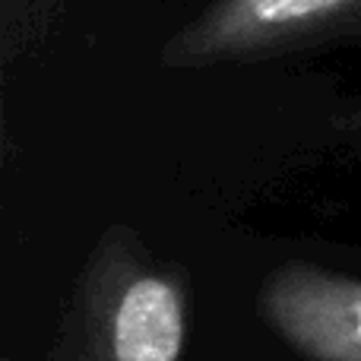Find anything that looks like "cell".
Here are the masks:
<instances>
[{"instance_id": "cell-1", "label": "cell", "mask_w": 361, "mask_h": 361, "mask_svg": "<svg viewBox=\"0 0 361 361\" xmlns=\"http://www.w3.org/2000/svg\"><path fill=\"white\" fill-rule=\"evenodd\" d=\"M187 279L130 228H108L86 257L63 311L54 361H180Z\"/></svg>"}, {"instance_id": "cell-2", "label": "cell", "mask_w": 361, "mask_h": 361, "mask_svg": "<svg viewBox=\"0 0 361 361\" xmlns=\"http://www.w3.org/2000/svg\"><path fill=\"white\" fill-rule=\"evenodd\" d=\"M361 32V0H212L165 42V67L286 57Z\"/></svg>"}, {"instance_id": "cell-3", "label": "cell", "mask_w": 361, "mask_h": 361, "mask_svg": "<svg viewBox=\"0 0 361 361\" xmlns=\"http://www.w3.org/2000/svg\"><path fill=\"white\" fill-rule=\"evenodd\" d=\"M263 324L307 361H361V279L288 260L257 295Z\"/></svg>"}]
</instances>
